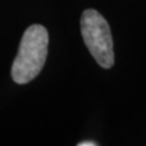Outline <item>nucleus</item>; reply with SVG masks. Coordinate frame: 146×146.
Returning <instances> with one entry per match:
<instances>
[{"mask_svg":"<svg viewBox=\"0 0 146 146\" xmlns=\"http://www.w3.org/2000/svg\"><path fill=\"white\" fill-rule=\"evenodd\" d=\"M98 143H94V141H89V140H86V141H82V143L78 144V146H96Z\"/></svg>","mask_w":146,"mask_h":146,"instance_id":"3","label":"nucleus"},{"mask_svg":"<svg viewBox=\"0 0 146 146\" xmlns=\"http://www.w3.org/2000/svg\"><path fill=\"white\" fill-rule=\"evenodd\" d=\"M49 33L42 25H32L21 39L18 52L11 67V77L17 84H27L44 67L48 56Z\"/></svg>","mask_w":146,"mask_h":146,"instance_id":"1","label":"nucleus"},{"mask_svg":"<svg viewBox=\"0 0 146 146\" xmlns=\"http://www.w3.org/2000/svg\"><path fill=\"white\" fill-rule=\"evenodd\" d=\"M82 36L86 48L101 67L111 68L115 63L113 40L110 25L100 12L88 9L80 17Z\"/></svg>","mask_w":146,"mask_h":146,"instance_id":"2","label":"nucleus"}]
</instances>
